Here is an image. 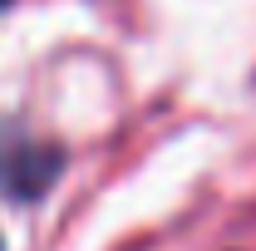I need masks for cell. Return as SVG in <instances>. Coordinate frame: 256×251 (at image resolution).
I'll use <instances>...</instances> for the list:
<instances>
[{
	"label": "cell",
	"instance_id": "obj_1",
	"mask_svg": "<svg viewBox=\"0 0 256 251\" xmlns=\"http://www.w3.org/2000/svg\"><path fill=\"white\" fill-rule=\"evenodd\" d=\"M60 172H64V153L50 138H40L20 118H0V192L10 202L44 197Z\"/></svg>",
	"mask_w": 256,
	"mask_h": 251
},
{
	"label": "cell",
	"instance_id": "obj_2",
	"mask_svg": "<svg viewBox=\"0 0 256 251\" xmlns=\"http://www.w3.org/2000/svg\"><path fill=\"white\" fill-rule=\"evenodd\" d=\"M0 5H5V0H0Z\"/></svg>",
	"mask_w": 256,
	"mask_h": 251
}]
</instances>
